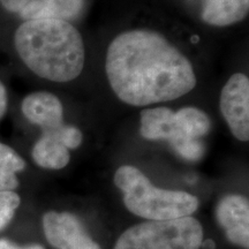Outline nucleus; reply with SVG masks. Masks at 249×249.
<instances>
[{"mask_svg":"<svg viewBox=\"0 0 249 249\" xmlns=\"http://www.w3.org/2000/svg\"><path fill=\"white\" fill-rule=\"evenodd\" d=\"M105 71L118 98L133 107L173 101L196 86L188 59L150 30L118 35L107 49Z\"/></svg>","mask_w":249,"mask_h":249,"instance_id":"1","label":"nucleus"},{"mask_svg":"<svg viewBox=\"0 0 249 249\" xmlns=\"http://www.w3.org/2000/svg\"><path fill=\"white\" fill-rule=\"evenodd\" d=\"M14 45L24 65L42 79L68 82L76 79L85 66L82 37L67 21H26L15 31Z\"/></svg>","mask_w":249,"mask_h":249,"instance_id":"2","label":"nucleus"},{"mask_svg":"<svg viewBox=\"0 0 249 249\" xmlns=\"http://www.w3.org/2000/svg\"><path fill=\"white\" fill-rule=\"evenodd\" d=\"M114 183L124 193L127 209L145 219H178L191 216L198 208L197 197L186 192L157 188L141 171L130 165L117 170Z\"/></svg>","mask_w":249,"mask_h":249,"instance_id":"3","label":"nucleus"},{"mask_svg":"<svg viewBox=\"0 0 249 249\" xmlns=\"http://www.w3.org/2000/svg\"><path fill=\"white\" fill-rule=\"evenodd\" d=\"M203 230L191 216L171 220H150L126 230L113 249H198Z\"/></svg>","mask_w":249,"mask_h":249,"instance_id":"4","label":"nucleus"},{"mask_svg":"<svg viewBox=\"0 0 249 249\" xmlns=\"http://www.w3.org/2000/svg\"><path fill=\"white\" fill-rule=\"evenodd\" d=\"M220 111L233 135L242 142L249 140V80L245 74L230 77L220 95Z\"/></svg>","mask_w":249,"mask_h":249,"instance_id":"5","label":"nucleus"},{"mask_svg":"<svg viewBox=\"0 0 249 249\" xmlns=\"http://www.w3.org/2000/svg\"><path fill=\"white\" fill-rule=\"evenodd\" d=\"M43 229L48 241L57 249H101L80 219L71 213H46L43 217Z\"/></svg>","mask_w":249,"mask_h":249,"instance_id":"6","label":"nucleus"},{"mask_svg":"<svg viewBox=\"0 0 249 249\" xmlns=\"http://www.w3.org/2000/svg\"><path fill=\"white\" fill-rule=\"evenodd\" d=\"M217 219L225 230L229 240L249 247V203L241 195H229L217 207Z\"/></svg>","mask_w":249,"mask_h":249,"instance_id":"7","label":"nucleus"},{"mask_svg":"<svg viewBox=\"0 0 249 249\" xmlns=\"http://www.w3.org/2000/svg\"><path fill=\"white\" fill-rule=\"evenodd\" d=\"M23 116L42 132L51 130L62 123V104L57 96L46 91H37L28 95L21 105Z\"/></svg>","mask_w":249,"mask_h":249,"instance_id":"8","label":"nucleus"},{"mask_svg":"<svg viewBox=\"0 0 249 249\" xmlns=\"http://www.w3.org/2000/svg\"><path fill=\"white\" fill-rule=\"evenodd\" d=\"M141 135L147 140H167L171 144L188 138L176 121V113L167 107L145 108L141 112Z\"/></svg>","mask_w":249,"mask_h":249,"instance_id":"9","label":"nucleus"},{"mask_svg":"<svg viewBox=\"0 0 249 249\" xmlns=\"http://www.w3.org/2000/svg\"><path fill=\"white\" fill-rule=\"evenodd\" d=\"M83 0H27L18 12L24 21L38 18H57L70 22L79 17Z\"/></svg>","mask_w":249,"mask_h":249,"instance_id":"10","label":"nucleus"},{"mask_svg":"<svg viewBox=\"0 0 249 249\" xmlns=\"http://www.w3.org/2000/svg\"><path fill=\"white\" fill-rule=\"evenodd\" d=\"M249 11V0H207L202 18L211 26L225 27L244 20Z\"/></svg>","mask_w":249,"mask_h":249,"instance_id":"11","label":"nucleus"},{"mask_svg":"<svg viewBox=\"0 0 249 249\" xmlns=\"http://www.w3.org/2000/svg\"><path fill=\"white\" fill-rule=\"evenodd\" d=\"M31 155L38 166L50 170L64 169L71 160L70 151L66 147L45 135L40 136L36 142Z\"/></svg>","mask_w":249,"mask_h":249,"instance_id":"12","label":"nucleus"},{"mask_svg":"<svg viewBox=\"0 0 249 249\" xmlns=\"http://www.w3.org/2000/svg\"><path fill=\"white\" fill-rule=\"evenodd\" d=\"M26 161L11 147L0 142V192L18 188L17 172L24 170Z\"/></svg>","mask_w":249,"mask_h":249,"instance_id":"13","label":"nucleus"},{"mask_svg":"<svg viewBox=\"0 0 249 249\" xmlns=\"http://www.w3.org/2000/svg\"><path fill=\"white\" fill-rule=\"evenodd\" d=\"M176 121L181 132L191 139L198 140L210 130V119L196 107H183L176 113Z\"/></svg>","mask_w":249,"mask_h":249,"instance_id":"14","label":"nucleus"},{"mask_svg":"<svg viewBox=\"0 0 249 249\" xmlns=\"http://www.w3.org/2000/svg\"><path fill=\"white\" fill-rule=\"evenodd\" d=\"M42 135L49 136V138L55 140V141L61 143L64 147L67 149H76L79 148L82 143V133L76 127L71 126V124H62L57 128L43 132Z\"/></svg>","mask_w":249,"mask_h":249,"instance_id":"15","label":"nucleus"},{"mask_svg":"<svg viewBox=\"0 0 249 249\" xmlns=\"http://www.w3.org/2000/svg\"><path fill=\"white\" fill-rule=\"evenodd\" d=\"M20 203L21 198L17 193L13 191L0 192V231L8 225Z\"/></svg>","mask_w":249,"mask_h":249,"instance_id":"16","label":"nucleus"},{"mask_svg":"<svg viewBox=\"0 0 249 249\" xmlns=\"http://www.w3.org/2000/svg\"><path fill=\"white\" fill-rule=\"evenodd\" d=\"M171 145L177 151V154H179L182 158L191 161L198 160L204 154L203 143L195 139L183 138L180 139L179 141L172 143Z\"/></svg>","mask_w":249,"mask_h":249,"instance_id":"17","label":"nucleus"},{"mask_svg":"<svg viewBox=\"0 0 249 249\" xmlns=\"http://www.w3.org/2000/svg\"><path fill=\"white\" fill-rule=\"evenodd\" d=\"M26 2L27 0H0V4L2 5V7L15 14H18V12L22 9Z\"/></svg>","mask_w":249,"mask_h":249,"instance_id":"18","label":"nucleus"},{"mask_svg":"<svg viewBox=\"0 0 249 249\" xmlns=\"http://www.w3.org/2000/svg\"><path fill=\"white\" fill-rule=\"evenodd\" d=\"M0 249H44V247L39 245H29L20 247V246L13 244L12 241L6 240V239H0Z\"/></svg>","mask_w":249,"mask_h":249,"instance_id":"19","label":"nucleus"},{"mask_svg":"<svg viewBox=\"0 0 249 249\" xmlns=\"http://www.w3.org/2000/svg\"><path fill=\"white\" fill-rule=\"evenodd\" d=\"M7 104H8L7 91H6L5 86L2 85V82L0 81V120L2 119V117L5 116L6 111H7Z\"/></svg>","mask_w":249,"mask_h":249,"instance_id":"20","label":"nucleus"},{"mask_svg":"<svg viewBox=\"0 0 249 249\" xmlns=\"http://www.w3.org/2000/svg\"><path fill=\"white\" fill-rule=\"evenodd\" d=\"M203 246H204L205 249H214V248H216V244H214L213 240H207L203 244Z\"/></svg>","mask_w":249,"mask_h":249,"instance_id":"21","label":"nucleus"}]
</instances>
